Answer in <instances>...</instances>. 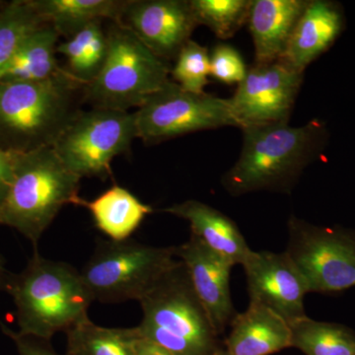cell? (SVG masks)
Here are the masks:
<instances>
[{"mask_svg": "<svg viewBox=\"0 0 355 355\" xmlns=\"http://www.w3.org/2000/svg\"><path fill=\"white\" fill-rule=\"evenodd\" d=\"M242 130L239 158L221 178L223 188L234 197L261 191L291 193L328 141L326 125L316 119L302 127L280 123Z\"/></svg>", "mask_w": 355, "mask_h": 355, "instance_id": "obj_1", "label": "cell"}, {"mask_svg": "<svg viewBox=\"0 0 355 355\" xmlns=\"http://www.w3.org/2000/svg\"><path fill=\"white\" fill-rule=\"evenodd\" d=\"M6 291L16 307V333L44 342L88 319L93 302L80 272L64 261L44 259L38 249L23 272L10 273Z\"/></svg>", "mask_w": 355, "mask_h": 355, "instance_id": "obj_2", "label": "cell"}, {"mask_svg": "<svg viewBox=\"0 0 355 355\" xmlns=\"http://www.w3.org/2000/svg\"><path fill=\"white\" fill-rule=\"evenodd\" d=\"M83 87L64 67L46 80L0 83V147L28 153L55 146L81 111Z\"/></svg>", "mask_w": 355, "mask_h": 355, "instance_id": "obj_3", "label": "cell"}, {"mask_svg": "<svg viewBox=\"0 0 355 355\" xmlns=\"http://www.w3.org/2000/svg\"><path fill=\"white\" fill-rule=\"evenodd\" d=\"M11 153L12 180L0 203V225L15 229L37 249L62 207L80 205L81 179L62 163L53 147Z\"/></svg>", "mask_w": 355, "mask_h": 355, "instance_id": "obj_4", "label": "cell"}, {"mask_svg": "<svg viewBox=\"0 0 355 355\" xmlns=\"http://www.w3.org/2000/svg\"><path fill=\"white\" fill-rule=\"evenodd\" d=\"M139 303L144 316L137 331L171 354L216 355L220 349L218 334L181 260Z\"/></svg>", "mask_w": 355, "mask_h": 355, "instance_id": "obj_5", "label": "cell"}, {"mask_svg": "<svg viewBox=\"0 0 355 355\" xmlns=\"http://www.w3.org/2000/svg\"><path fill=\"white\" fill-rule=\"evenodd\" d=\"M109 28L106 60L94 80L84 85L83 102L92 108L139 109L170 80L171 67L125 26L112 22Z\"/></svg>", "mask_w": 355, "mask_h": 355, "instance_id": "obj_6", "label": "cell"}, {"mask_svg": "<svg viewBox=\"0 0 355 355\" xmlns=\"http://www.w3.org/2000/svg\"><path fill=\"white\" fill-rule=\"evenodd\" d=\"M176 247H153L132 240L98 243L81 277L93 301L105 304L141 300L179 263Z\"/></svg>", "mask_w": 355, "mask_h": 355, "instance_id": "obj_7", "label": "cell"}, {"mask_svg": "<svg viewBox=\"0 0 355 355\" xmlns=\"http://www.w3.org/2000/svg\"><path fill=\"white\" fill-rule=\"evenodd\" d=\"M137 139L135 113L118 110H81L53 146L67 168L84 177L106 178L116 156L130 151Z\"/></svg>", "mask_w": 355, "mask_h": 355, "instance_id": "obj_8", "label": "cell"}, {"mask_svg": "<svg viewBox=\"0 0 355 355\" xmlns=\"http://www.w3.org/2000/svg\"><path fill=\"white\" fill-rule=\"evenodd\" d=\"M286 253L309 292L336 294L355 286V231L289 217Z\"/></svg>", "mask_w": 355, "mask_h": 355, "instance_id": "obj_9", "label": "cell"}, {"mask_svg": "<svg viewBox=\"0 0 355 355\" xmlns=\"http://www.w3.org/2000/svg\"><path fill=\"white\" fill-rule=\"evenodd\" d=\"M137 139L156 144L189 133L239 128L228 99L184 90L169 80L135 112Z\"/></svg>", "mask_w": 355, "mask_h": 355, "instance_id": "obj_10", "label": "cell"}, {"mask_svg": "<svg viewBox=\"0 0 355 355\" xmlns=\"http://www.w3.org/2000/svg\"><path fill=\"white\" fill-rule=\"evenodd\" d=\"M303 74L280 60L254 64L228 99L239 128L288 123Z\"/></svg>", "mask_w": 355, "mask_h": 355, "instance_id": "obj_11", "label": "cell"}, {"mask_svg": "<svg viewBox=\"0 0 355 355\" xmlns=\"http://www.w3.org/2000/svg\"><path fill=\"white\" fill-rule=\"evenodd\" d=\"M242 266L250 302L265 306L289 326L307 317L304 297L309 291L302 275L286 252L252 250Z\"/></svg>", "mask_w": 355, "mask_h": 355, "instance_id": "obj_12", "label": "cell"}, {"mask_svg": "<svg viewBox=\"0 0 355 355\" xmlns=\"http://www.w3.org/2000/svg\"><path fill=\"white\" fill-rule=\"evenodd\" d=\"M120 23L168 62L176 60L198 26L190 0H130Z\"/></svg>", "mask_w": 355, "mask_h": 355, "instance_id": "obj_13", "label": "cell"}, {"mask_svg": "<svg viewBox=\"0 0 355 355\" xmlns=\"http://www.w3.org/2000/svg\"><path fill=\"white\" fill-rule=\"evenodd\" d=\"M178 258L186 266L191 286L220 336L237 313L230 292V275L234 263L212 251L198 237L176 247Z\"/></svg>", "mask_w": 355, "mask_h": 355, "instance_id": "obj_14", "label": "cell"}, {"mask_svg": "<svg viewBox=\"0 0 355 355\" xmlns=\"http://www.w3.org/2000/svg\"><path fill=\"white\" fill-rule=\"evenodd\" d=\"M345 24L340 4L329 0H308L280 62L304 73L308 65L333 46Z\"/></svg>", "mask_w": 355, "mask_h": 355, "instance_id": "obj_15", "label": "cell"}, {"mask_svg": "<svg viewBox=\"0 0 355 355\" xmlns=\"http://www.w3.org/2000/svg\"><path fill=\"white\" fill-rule=\"evenodd\" d=\"M308 0H252L248 25L256 64L277 62L284 55L292 32Z\"/></svg>", "mask_w": 355, "mask_h": 355, "instance_id": "obj_16", "label": "cell"}, {"mask_svg": "<svg viewBox=\"0 0 355 355\" xmlns=\"http://www.w3.org/2000/svg\"><path fill=\"white\" fill-rule=\"evenodd\" d=\"M224 349L230 355H270L291 347V329L279 315L258 303L236 315Z\"/></svg>", "mask_w": 355, "mask_h": 355, "instance_id": "obj_17", "label": "cell"}, {"mask_svg": "<svg viewBox=\"0 0 355 355\" xmlns=\"http://www.w3.org/2000/svg\"><path fill=\"white\" fill-rule=\"evenodd\" d=\"M163 211L188 221L191 234L235 266H242L252 252L237 224L207 203L186 200L166 207Z\"/></svg>", "mask_w": 355, "mask_h": 355, "instance_id": "obj_18", "label": "cell"}, {"mask_svg": "<svg viewBox=\"0 0 355 355\" xmlns=\"http://www.w3.org/2000/svg\"><path fill=\"white\" fill-rule=\"evenodd\" d=\"M92 216L96 227L112 241H125L141 225L153 209L119 184L93 200H81Z\"/></svg>", "mask_w": 355, "mask_h": 355, "instance_id": "obj_19", "label": "cell"}, {"mask_svg": "<svg viewBox=\"0 0 355 355\" xmlns=\"http://www.w3.org/2000/svg\"><path fill=\"white\" fill-rule=\"evenodd\" d=\"M44 22L60 36H74L86 26L104 19L120 23L125 0H30Z\"/></svg>", "mask_w": 355, "mask_h": 355, "instance_id": "obj_20", "label": "cell"}, {"mask_svg": "<svg viewBox=\"0 0 355 355\" xmlns=\"http://www.w3.org/2000/svg\"><path fill=\"white\" fill-rule=\"evenodd\" d=\"M58 37L49 23L31 33L0 74V83L43 81L57 76L62 69L55 58Z\"/></svg>", "mask_w": 355, "mask_h": 355, "instance_id": "obj_21", "label": "cell"}, {"mask_svg": "<svg viewBox=\"0 0 355 355\" xmlns=\"http://www.w3.org/2000/svg\"><path fill=\"white\" fill-rule=\"evenodd\" d=\"M58 53L67 58V72L83 85L92 83L99 74L107 53L108 41L101 21H96L83 28L74 36L58 46Z\"/></svg>", "mask_w": 355, "mask_h": 355, "instance_id": "obj_22", "label": "cell"}, {"mask_svg": "<svg viewBox=\"0 0 355 355\" xmlns=\"http://www.w3.org/2000/svg\"><path fill=\"white\" fill-rule=\"evenodd\" d=\"M291 329V347L305 355H355V333L349 327L307 316Z\"/></svg>", "mask_w": 355, "mask_h": 355, "instance_id": "obj_23", "label": "cell"}, {"mask_svg": "<svg viewBox=\"0 0 355 355\" xmlns=\"http://www.w3.org/2000/svg\"><path fill=\"white\" fill-rule=\"evenodd\" d=\"M65 334L67 355H135V328H106L88 318Z\"/></svg>", "mask_w": 355, "mask_h": 355, "instance_id": "obj_24", "label": "cell"}, {"mask_svg": "<svg viewBox=\"0 0 355 355\" xmlns=\"http://www.w3.org/2000/svg\"><path fill=\"white\" fill-rule=\"evenodd\" d=\"M46 24L30 0H16L0 11V74L21 44L31 33Z\"/></svg>", "mask_w": 355, "mask_h": 355, "instance_id": "obj_25", "label": "cell"}, {"mask_svg": "<svg viewBox=\"0 0 355 355\" xmlns=\"http://www.w3.org/2000/svg\"><path fill=\"white\" fill-rule=\"evenodd\" d=\"M198 25L209 27L217 38L227 40L247 23L252 0H190Z\"/></svg>", "mask_w": 355, "mask_h": 355, "instance_id": "obj_26", "label": "cell"}, {"mask_svg": "<svg viewBox=\"0 0 355 355\" xmlns=\"http://www.w3.org/2000/svg\"><path fill=\"white\" fill-rule=\"evenodd\" d=\"M171 76L174 83L184 90L205 93L210 76L209 53L197 42L189 41L176 58Z\"/></svg>", "mask_w": 355, "mask_h": 355, "instance_id": "obj_27", "label": "cell"}, {"mask_svg": "<svg viewBox=\"0 0 355 355\" xmlns=\"http://www.w3.org/2000/svg\"><path fill=\"white\" fill-rule=\"evenodd\" d=\"M210 76L225 84H239L247 74V67L239 51L229 44H217L209 53Z\"/></svg>", "mask_w": 355, "mask_h": 355, "instance_id": "obj_28", "label": "cell"}, {"mask_svg": "<svg viewBox=\"0 0 355 355\" xmlns=\"http://www.w3.org/2000/svg\"><path fill=\"white\" fill-rule=\"evenodd\" d=\"M0 328L15 343L19 355H58L44 343H46L44 340L19 336L16 331L7 328L1 322H0Z\"/></svg>", "mask_w": 355, "mask_h": 355, "instance_id": "obj_29", "label": "cell"}, {"mask_svg": "<svg viewBox=\"0 0 355 355\" xmlns=\"http://www.w3.org/2000/svg\"><path fill=\"white\" fill-rule=\"evenodd\" d=\"M135 334L133 338V352L135 355H174L166 349L162 345L154 343L142 335H140L137 331V327L135 328Z\"/></svg>", "mask_w": 355, "mask_h": 355, "instance_id": "obj_30", "label": "cell"}, {"mask_svg": "<svg viewBox=\"0 0 355 355\" xmlns=\"http://www.w3.org/2000/svg\"><path fill=\"white\" fill-rule=\"evenodd\" d=\"M13 175V155L0 147V203L6 197Z\"/></svg>", "mask_w": 355, "mask_h": 355, "instance_id": "obj_31", "label": "cell"}, {"mask_svg": "<svg viewBox=\"0 0 355 355\" xmlns=\"http://www.w3.org/2000/svg\"><path fill=\"white\" fill-rule=\"evenodd\" d=\"M9 277H10V272L7 270L6 261L0 256V291H6Z\"/></svg>", "mask_w": 355, "mask_h": 355, "instance_id": "obj_32", "label": "cell"}, {"mask_svg": "<svg viewBox=\"0 0 355 355\" xmlns=\"http://www.w3.org/2000/svg\"><path fill=\"white\" fill-rule=\"evenodd\" d=\"M216 355H230L226 352V349H224L223 347H221L220 349H218V352H216Z\"/></svg>", "mask_w": 355, "mask_h": 355, "instance_id": "obj_33", "label": "cell"}, {"mask_svg": "<svg viewBox=\"0 0 355 355\" xmlns=\"http://www.w3.org/2000/svg\"><path fill=\"white\" fill-rule=\"evenodd\" d=\"M1 9H2L1 4H0V11H1Z\"/></svg>", "mask_w": 355, "mask_h": 355, "instance_id": "obj_34", "label": "cell"}]
</instances>
